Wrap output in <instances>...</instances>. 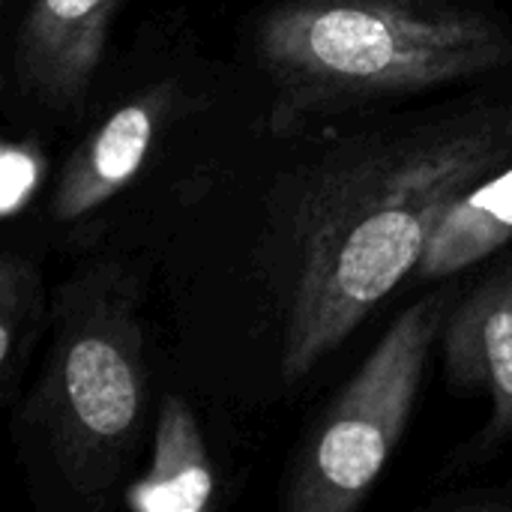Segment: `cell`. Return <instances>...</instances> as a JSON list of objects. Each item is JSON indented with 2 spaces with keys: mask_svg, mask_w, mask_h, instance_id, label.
<instances>
[{
  "mask_svg": "<svg viewBox=\"0 0 512 512\" xmlns=\"http://www.w3.org/2000/svg\"><path fill=\"white\" fill-rule=\"evenodd\" d=\"M512 162V90L348 132L303 162L270 210L279 375L303 384L414 276L441 213Z\"/></svg>",
  "mask_w": 512,
  "mask_h": 512,
  "instance_id": "obj_1",
  "label": "cell"
},
{
  "mask_svg": "<svg viewBox=\"0 0 512 512\" xmlns=\"http://www.w3.org/2000/svg\"><path fill=\"white\" fill-rule=\"evenodd\" d=\"M243 39L276 138L512 72V18L495 0H264Z\"/></svg>",
  "mask_w": 512,
  "mask_h": 512,
  "instance_id": "obj_2",
  "label": "cell"
},
{
  "mask_svg": "<svg viewBox=\"0 0 512 512\" xmlns=\"http://www.w3.org/2000/svg\"><path fill=\"white\" fill-rule=\"evenodd\" d=\"M144 288L132 267L99 258L51 297V339L18 423L33 432L63 489L111 504L150 420Z\"/></svg>",
  "mask_w": 512,
  "mask_h": 512,
  "instance_id": "obj_3",
  "label": "cell"
},
{
  "mask_svg": "<svg viewBox=\"0 0 512 512\" xmlns=\"http://www.w3.org/2000/svg\"><path fill=\"white\" fill-rule=\"evenodd\" d=\"M462 291L459 279L441 282L387 327L294 450L279 510L354 512L366 504L411 426L429 357Z\"/></svg>",
  "mask_w": 512,
  "mask_h": 512,
  "instance_id": "obj_4",
  "label": "cell"
},
{
  "mask_svg": "<svg viewBox=\"0 0 512 512\" xmlns=\"http://www.w3.org/2000/svg\"><path fill=\"white\" fill-rule=\"evenodd\" d=\"M444 378L456 396L489 399L486 426L453 453L444 477L492 462L512 444V255L495 261L447 315L441 333Z\"/></svg>",
  "mask_w": 512,
  "mask_h": 512,
  "instance_id": "obj_5",
  "label": "cell"
},
{
  "mask_svg": "<svg viewBox=\"0 0 512 512\" xmlns=\"http://www.w3.org/2000/svg\"><path fill=\"white\" fill-rule=\"evenodd\" d=\"M129 0H30L9 51L18 96L51 120H78Z\"/></svg>",
  "mask_w": 512,
  "mask_h": 512,
  "instance_id": "obj_6",
  "label": "cell"
},
{
  "mask_svg": "<svg viewBox=\"0 0 512 512\" xmlns=\"http://www.w3.org/2000/svg\"><path fill=\"white\" fill-rule=\"evenodd\" d=\"M180 105L177 78H162L117 102L63 159L51 189V222L78 231L108 207L141 174Z\"/></svg>",
  "mask_w": 512,
  "mask_h": 512,
  "instance_id": "obj_7",
  "label": "cell"
},
{
  "mask_svg": "<svg viewBox=\"0 0 512 512\" xmlns=\"http://www.w3.org/2000/svg\"><path fill=\"white\" fill-rule=\"evenodd\" d=\"M216 498V471L198 417L180 396H162L153 426L150 468L123 489L135 512H201Z\"/></svg>",
  "mask_w": 512,
  "mask_h": 512,
  "instance_id": "obj_8",
  "label": "cell"
},
{
  "mask_svg": "<svg viewBox=\"0 0 512 512\" xmlns=\"http://www.w3.org/2000/svg\"><path fill=\"white\" fill-rule=\"evenodd\" d=\"M512 243V162L462 192L438 219L414 270L423 285L459 279Z\"/></svg>",
  "mask_w": 512,
  "mask_h": 512,
  "instance_id": "obj_9",
  "label": "cell"
},
{
  "mask_svg": "<svg viewBox=\"0 0 512 512\" xmlns=\"http://www.w3.org/2000/svg\"><path fill=\"white\" fill-rule=\"evenodd\" d=\"M51 333V297L36 261L18 249L0 255V405L12 408L30 360Z\"/></svg>",
  "mask_w": 512,
  "mask_h": 512,
  "instance_id": "obj_10",
  "label": "cell"
},
{
  "mask_svg": "<svg viewBox=\"0 0 512 512\" xmlns=\"http://www.w3.org/2000/svg\"><path fill=\"white\" fill-rule=\"evenodd\" d=\"M45 174V156L33 141H6L0 153V201L3 216L12 222L36 195Z\"/></svg>",
  "mask_w": 512,
  "mask_h": 512,
  "instance_id": "obj_11",
  "label": "cell"
},
{
  "mask_svg": "<svg viewBox=\"0 0 512 512\" xmlns=\"http://www.w3.org/2000/svg\"><path fill=\"white\" fill-rule=\"evenodd\" d=\"M0 3H3V9H6V6H9V0H0Z\"/></svg>",
  "mask_w": 512,
  "mask_h": 512,
  "instance_id": "obj_12",
  "label": "cell"
}]
</instances>
